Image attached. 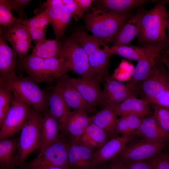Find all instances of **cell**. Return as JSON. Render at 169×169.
<instances>
[{"mask_svg":"<svg viewBox=\"0 0 169 169\" xmlns=\"http://www.w3.org/2000/svg\"><path fill=\"white\" fill-rule=\"evenodd\" d=\"M132 16L130 12L120 13L102 9L94 10L84 19L92 36L105 44L113 43L119 29Z\"/></svg>","mask_w":169,"mask_h":169,"instance_id":"1","label":"cell"},{"mask_svg":"<svg viewBox=\"0 0 169 169\" xmlns=\"http://www.w3.org/2000/svg\"><path fill=\"white\" fill-rule=\"evenodd\" d=\"M19 67L36 83H51L69 69L61 58H42L25 55L18 62Z\"/></svg>","mask_w":169,"mask_h":169,"instance_id":"2","label":"cell"},{"mask_svg":"<svg viewBox=\"0 0 169 169\" xmlns=\"http://www.w3.org/2000/svg\"><path fill=\"white\" fill-rule=\"evenodd\" d=\"M167 1H157L154 6L143 15L137 36L138 45L161 41L166 37L167 11L164 4Z\"/></svg>","mask_w":169,"mask_h":169,"instance_id":"3","label":"cell"},{"mask_svg":"<svg viewBox=\"0 0 169 169\" xmlns=\"http://www.w3.org/2000/svg\"><path fill=\"white\" fill-rule=\"evenodd\" d=\"M30 77L18 76L0 79V84L10 90L13 94L30 105L34 109L43 113L48 108L46 94Z\"/></svg>","mask_w":169,"mask_h":169,"instance_id":"4","label":"cell"},{"mask_svg":"<svg viewBox=\"0 0 169 169\" xmlns=\"http://www.w3.org/2000/svg\"><path fill=\"white\" fill-rule=\"evenodd\" d=\"M73 37L85 50L90 65L96 76L101 80L102 77L108 73V67L112 55L107 51V46L82 30L75 32Z\"/></svg>","mask_w":169,"mask_h":169,"instance_id":"5","label":"cell"},{"mask_svg":"<svg viewBox=\"0 0 169 169\" xmlns=\"http://www.w3.org/2000/svg\"><path fill=\"white\" fill-rule=\"evenodd\" d=\"M61 42L59 58L63 59L69 70L82 78L98 77L90 65L86 52L73 36L64 39Z\"/></svg>","mask_w":169,"mask_h":169,"instance_id":"6","label":"cell"},{"mask_svg":"<svg viewBox=\"0 0 169 169\" xmlns=\"http://www.w3.org/2000/svg\"><path fill=\"white\" fill-rule=\"evenodd\" d=\"M43 113L32 107L26 123L21 130L18 140V162H23L30 153L39 147Z\"/></svg>","mask_w":169,"mask_h":169,"instance_id":"7","label":"cell"},{"mask_svg":"<svg viewBox=\"0 0 169 169\" xmlns=\"http://www.w3.org/2000/svg\"><path fill=\"white\" fill-rule=\"evenodd\" d=\"M69 139L61 132L52 144L31 161L29 169H38L44 167L55 166L69 169L68 162Z\"/></svg>","mask_w":169,"mask_h":169,"instance_id":"8","label":"cell"},{"mask_svg":"<svg viewBox=\"0 0 169 169\" xmlns=\"http://www.w3.org/2000/svg\"><path fill=\"white\" fill-rule=\"evenodd\" d=\"M135 86L149 103L169 88V71L157 57L148 76Z\"/></svg>","mask_w":169,"mask_h":169,"instance_id":"9","label":"cell"},{"mask_svg":"<svg viewBox=\"0 0 169 169\" xmlns=\"http://www.w3.org/2000/svg\"><path fill=\"white\" fill-rule=\"evenodd\" d=\"M142 46L144 55L137 61L133 71L131 79L127 84L131 86H135L148 76L161 52L169 49V37L167 35L162 40L147 43Z\"/></svg>","mask_w":169,"mask_h":169,"instance_id":"10","label":"cell"},{"mask_svg":"<svg viewBox=\"0 0 169 169\" xmlns=\"http://www.w3.org/2000/svg\"><path fill=\"white\" fill-rule=\"evenodd\" d=\"M31 107L13 94L10 109L0 126V140L8 139L21 130L30 115Z\"/></svg>","mask_w":169,"mask_h":169,"instance_id":"11","label":"cell"},{"mask_svg":"<svg viewBox=\"0 0 169 169\" xmlns=\"http://www.w3.org/2000/svg\"><path fill=\"white\" fill-rule=\"evenodd\" d=\"M132 139L122 152L115 158L119 162L122 163L150 159L163 151L169 142V141L151 142L141 139L132 141Z\"/></svg>","mask_w":169,"mask_h":169,"instance_id":"12","label":"cell"},{"mask_svg":"<svg viewBox=\"0 0 169 169\" xmlns=\"http://www.w3.org/2000/svg\"><path fill=\"white\" fill-rule=\"evenodd\" d=\"M105 83L100 103L106 107L115 108L126 99L136 96L138 92L135 86L122 83L114 78L108 73L105 76Z\"/></svg>","mask_w":169,"mask_h":169,"instance_id":"13","label":"cell"},{"mask_svg":"<svg viewBox=\"0 0 169 169\" xmlns=\"http://www.w3.org/2000/svg\"><path fill=\"white\" fill-rule=\"evenodd\" d=\"M0 36L10 43L19 59L26 55L32 46L31 40L25 26L21 23L1 28Z\"/></svg>","mask_w":169,"mask_h":169,"instance_id":"14","label":"cell"},{"mask_svg":"<svg viewBox=\"0 0 169 169\" xmlns=\"http://www.w3.org/2000/svg\"><path fill=\"white\" fill-rule=\"evenodd\" d=\"M95 151L77 139L69 140L68 150L69 169H93Z\"/></svg>","mask_w":169,"mask_h":169,"instance_id":"15","label":"cell"},{"mask_svg":"<svg viewBox=\"0 0 169 169\" xmlns=\"http://www.w3.org/2000/svg\"><path fill=\"white\" fill-rule=\"evenodd\" d=\"M134 136H117L95 150L93 155L94 167L105 164L117 156Z\"/></svg>","mask_w":169,"mask_h":169,"instance_id":"16","label":"cell"},{"mask_svg":"<svg viewBox=\"0 0 169 169\" xmlns=\"http://www.w3.org/2000/svg\"><path fill=\"white\" fill-rule=\"evenodd\" d=\"M92 119L85 112L70 110L61 125V132L70 140L77 139L85 132Z\"/></svg>","mask_w":169,"mask_h":169,"instance_id":"17","label":"cell"},{"mask_svg":"<svg viewBox=\"0 0 169 169\" xmlns=\"http://www.w3.org/2000/svg\"><path fill=\"white\" fill-rule=\"evenodd\" d=\"M69 77L65 74L56 80L63 97L68 106L75 110L85 112L87 113L93 110L81 95L72 85Z\"/></svg>","mask_w":169,"mask_h":169,"instance_id":"18","label":"cell"},{"mask_svg":"<svg viewBox=\"0 0 169 169\" xmlns=\"http://www.w3.org/2000/svg\"><path fill=\"white\" fill-rule=\"evenodd\" d=\"M69 80L89 105L93 107L100 104L102 93L100 86L101 79L95 77L69 78Z\"/></svg>","mask_w":169,"mask_h":169,"instance_id":"19","label":"cell"},{"mask_svg":"<svg viewBox=\"0 0 169 169\" xmlns=\"http://www.w3.org/2000/svg\"><path fill=\"white\" fill-rule=\"evenodd\" d=\"M135 136L151 142L169 141V132L164 131L158 126L153 114L143 117Z\"/></svg>","mask_w":169,"mask_h":169,"instance_id":"20","label":"cell"},{"mask_svg":"<svg viewBox=\"0 0 169 169\" xmlns=\"http://www.w3.org/2000/svg\"><path fill=\"white\" fill-rule=\"evenodd\" d=\"M43 114L39 153L54 142L59 138L61 131L60 123L51 114L48 108Z\"/></svg>","mask_w":169,"mask_h":169,"instance_id":"21","label":"cell"},{"mask_svg":"<svg viewBox=\"0 0 169 169\" xmlns=\"http://www.w3.org/2000/svg\"><path fill=\"white\" fill-rule=\"evenodd\" d=\"M146 10L140 9L121 27L116 34L113 45H128L139 33L141 18Z\"/></svg>","mask_w":169,"mask_h":169,"instance_id":"22","label":"cell"},{"mask_svg":"<svg viewBox=\"0 0 169 169\" xmlns=\"http://www.w3.org/2000/svg\"><path fill=\"white\" fill-rule=\"evenodd\" d=\"M149 103L146 99L133 96L126 99L115 109L117 115H131L144 117L153 114L149 108Z\"/></svg>","mask_w":169,"mask_h":169,"instance_id":"23","label":"cell"},{"mask_svg":"<svg viewBox=\"0 0 169 169\" xmlns=\"http://www.w3.org/2000/svg\"><path fill=\"white\" fill-rule=\"evenodd\" d=\"M115 108L107 106L92 116L91 122L102 129L109 139L118 136L116 132L118 120Z\"/></svg>","mask_w":169,"mask_h":169,"instance_id":"24","label":"cell"},{"mask_svg":"<svg viewBox=\"0 0 169 169\" xmlns=\"http://www.w3.org/2000/svg\"><path fill=\"white\" fill-rule=\"evenodd\" d=\"M17 54L0 36V79L16 75V58Z\"/></svg>","mask_w":169,"mask_h":169,"instance_id":"25","label":"cell"},{"mask_svg":"<svg viewBox=\"0 0 169 169\" xmlns=\"http://www.w3.org/2000/svg\"><path fill=\"white\" fill-rule=\"evenodd\" d=\"M44 10L54 30L56 39L59 40L73 16V14L65 8L57 7H49Z\"/></svg>","mask_w":169,"mask_h":169,"instance_id":"26","label":"cell"},{"mask_svg":"<svg viewBox=\"0 0 169 169\" xmlns=\"http://www.w3.org/2000/svg\"><path fill=\"white\" fill-rule=\"evenodd\" d=\"M47 104L50 113L61 125L70 110L56 84L52 91L47 94Z\"/></svg>","mask_w":169,"mask_h":169,"instance_id":"27","label":"cell"},{"mask_svg":"<svg viewBox=\"0 0 169 169\" xmlns=\"http://www.w3.org/2000/svg\"><path fill=\"white\" fill-rule=\"evenodd\" d=\"M18 141L7 139L0 141V166L1 169L13 168L18 163Z\"/></svg>","mask_w":169,"mask_h":169,"instance_id":"28","label":"cell"},{"mask_svg":"<svg viewBox=\"0 0 169 169\" xmlns=\"http://www.w3.org/2000/svg\"><path fill=\"white\" fill-rule=\"evenodd\" d=\"M62 49L61 42L59 40L45 38L36 44L31 55L42 58H59Z\"/></svg>","mask_w":169,"mask_h":169,"instance_id":"29","label":"cell"},{"mask_svg":"<svg viewBox=\"0 0 169 169\" xmlns=\"http://www.w3.org/2000/svg\"><path fill=\"white\" fill-rule=\"evenodd\" d=\"M155 2L148 0H103L101 1L103 9L124 13L147 3Z\"/></svg>","mask_w":169,"mask_h":169,"instance_id":"30","label":"cell"},{"mask_svg":"<svg viewBox=\"0 0 169 169\" xmlns=\"http://www.w3.org/2000/svg\"><path fill=\"white\" fill-rule=\"evenodd\" d=\"M143 117L134 115H126L119 118L116 126L118 135L135 136L136 131L139 127Z\"/></svg>","mask_w":169,"mask_h":169,"instance_id":"31","label":"cell"},{"mask_svg":"<svg viewBox=\"0 0 169 169\" xmlns=\"http://www.w3.org/2000/svg\"><path fill=\"white\" fill-rule=\"evenodd\" d=\"M107 51L112 54H116L127 59L137 61L144 55L143 47L128 45L107 46Z\"/></svg>","mask_w":169,"mask_h":169,"instance_id":"32","label":"cell"},{"mask_svg":"<svg viewBox=\"0 0 169 169\" xmlns=\"http://www.w3.org/2000/svg\"><path fill=\"white\" fill-rule=\"evenodd\" d=\"M12 10L9 0H0V24L2 28H8L21 23L22 19L14 17L11 11Z\"/></svg>","mask_w":169,"mask_h":169,"instance_id":"33","label":"cell"},{"mask_svg":"<svg viewBox=\"0 0 169 169\" xmlns=\"http://www.w3.org/2000/svg\"><path fill=\"white\" fill-rule=\"evenodd\" d=\"M49 7H55L65 8L69 11L73 16L81 18L86 11L82 9L76 0H48L47 3Z\"/></svg>","mask_w":169,"mask_h":169,"instance_id":"34","label":"cell"},{"mask_svg":"<svg viewBox=\"0 0 169 169\" xmlns=\"http://www.w3.org/2000/svg\"><path fill=\"white\" fill-rule=\"evenodd\" d=\"M13 98L12 91L0 84V126L10 109Z\"/></svg>","mask_w":169,"mask_h":169,"instance_id":"35","label":"cell"},{"mask_svg":"<svg viewBox=\"0 0 169 169\" xmlns=\"http://www.w3.org/2000/svg\"><path fill=\"white\" fill-rule=\"evenodd\" d=\"M153 107L157 125L162 130L169 132V109L155 104Z\"/></svg>","mask_w":169,"mask_h":169,"instance_id":"36","label":"cell"},{"mask_svg":"<svg viewBox=\"0 0 169 169\" xmlns=\"http://www.w3.org/2000/svg\"><path fill=\"white\" fill-rule=\"evenodd\" d=\"M21 23L25 27L45 28L50 22L46 12L44 10L30 18L22 20Z\"/></svg>","mask_w":169,"mask_h":169,"instance_id":"37","label":"cell"},{"mask_svg":"<svg viewBox=\"0 0 169 169\" xmlns=\"http://www.w3.org/2000/svg\"><path fill=\"white\" fill-rule=\"evenodd\" d=\"M85 132L98 143L100 147L109 140L108 135L102 129L92 122L87 127Z\"/></svg>","mask_w":169,"mask_h":169,"instance_id":"38","label":"cell"},{"mask_svg":"<svg viewBox=\"0 0 169 169\" xmlns=\"http://www.w3.org/2000/svg\"><path fill=\"white\" fill-rule=\"evenodd\" d=\"M169 153L162 151L147 160L152 169H169Z\"/></svg>","mask_w":169,"mask_h":169,"instance_id":"39","label":"cell"},{"mask_svg":"<svg viewBox=\"0 0 169 169\" xmlns=\"http://www.w3.org/2000/svg\"><path fill=\"white\" fill-rule=\"evenodd\" d=\"M12 9L18 13L20 16L19 18L25 20L27 18L23 11L24 8L30 3V0H9Z\"/></svg>","mask_w":169,"mask_h":169,"instance_id":"40","label":"cell"},{"mask_svg":"<svg viewBox=\"0 0 169 169\" xmlns=\"http://www.w3.org/2000/svg\"><path fill=\"white\" fill-rule=\"evenodd\" d=\"M121 163L123 169H152L147 160L129 161Z\"/></svg>","mask_w":169,"mask_h":169,"instance_id":"41","label":"cell"},{"mask_svg":"<svg viewBox=\"0 0 169 169\" xmlns=\"http://www.w3.org/2000/svg\"><path fill=\"white\" fill-rule=\"evenodd\" d=\"M25 28L31 40L34 42L36 44L41 40L46 38L47 28H40L31 27Z\"/></svg>","mask_w":169,"mask_h":169,"instance_id":"42","label":"cell"},{"mask_svg":"<svg viewBox=\"0 0 169 169\" xmlns=\"http://www.w3.org/2000/svg\"><path fill=\"white\" fill-rule=\"evenodd\" d=\"M149 103L169 109V88L156 98L150 100Z\"/></svg>","mask_w":169,"mask_h":169,"instance_id":"43","label":"cell"},{"mask_svg":"<svg viewBox=\"0 0 169 169\" xmlns=\"http://www.w3.org/2000/svg\"><path fill=\"white\" fill-rule=\"evenodd\" d=\"M83 144L93 149L100 147L98 143L92 139L85 132L76 139Z\"/></svg>","mask_w":169,"mask_h":169,"instance_id":"44","label":"cell"},{"mask_svg":"<svg viewBox=\"0 0 169 169\" xmlns=\"http://www.w3.org/2000/svg\"><path fill=\"white\" fill-rule=\"evenodd\" d=\"M106 166L107 169H123L122 164L115 158L110 160Z\"/></svg>","mask_w":169,"mask_h":169,"instance_id":"45","label":"cell"},{"mask_svg":"<svg viewBox=\"0 0 169 169\" xmlns=\"http://www.w3.org/2000/svg\"><path fill=\"white\" fill-rule=\"evenodd\" d=\"M76 1L82 9L86 11L94 1L93 0H76Z\"/></svg>","mask_w":169,"mask_h":169,"instance_id":"46","label":"cell"},{"mask_svg":"<svg viewBox=\"0 0 169 169\" xmlns=\"http://www.w3.org/2000/svg\"><path fill=\"white\" fill-rule=\"evenodd\" d=\"M159 59L164 64L169 71V59L160 55L158 57Z\"/></svg>","mask_w":169,"mask_h":169,"instance_id":"47","label":"cell"},{"mask_svg":"<svg viewBox=\"0 0 169 169\" xmlns=\"http://www.w3.org/2000/svg\"><path fill=\"white\" fill-rule=\"evenodd\" d=\"M38 169H67L65 168L55 166L44 167Z\"/></svg>","mask_w":169,"mask_h":169,"instance_id":"48","label":"cell"},{"mask_svg":"<svg viewBox=\"0 0 169 169\" xmlns=\"http://www.w3.org/2000/svg\"><path fill=\"white\" fill-rule=\"evenodd\" d=\"M93 169H107L106 164L95 167Z\"/></svg>","mask_w":169,"mask_h":169,"instance_id":"49","label":"cell"},{"mask_svg":"<svg viewBox=\"0 0 169 169\" xmlns=\"http://www.w3.org/2000/svg\"><path fill=\"white\" fill-rule=\"evenodd\" d=\"M162 52L165 54L169 55V49L164 50Z\"/></svg>","mask_w":169,"mask_h":169,"instance_id":"50","label":"cell"},{"mask_svg":"<svg viewBox=\"0 0 169 169\" xmlns=\"http://www.w3.org/2000/svg\"><path fill=\"white\" fill-rule=\"evenodd\" d=\"M166 29L167 30L168 35V36L169 37V21L167 22L166 25Z\"/></svg>","mask_w":169,"mask_h":169,"instance_id":"51","label":"cell"},{"mask_svg":"<svg viewBox=\"0 0 169 169\" xmlns=\"http://www.w3.org/2000/svg\"><path fill=\"white\" fill-rule=\"evenodd\" d=\"M167 3L169 4V0H168ZM167 22L169 21V9L168 11H167Z\"/></svg>","mask_w":169,"mask_h":169,"instance_id":"52","label":"cell"},{"mask_svg":"<svg viewBox=\"0 0 169 169\" xmlns=\"http://www.w3.org/2000/svg\"></svg>","mask_w":169,"mask_h":169,"instance_id":"53","label":"cell"}]
</instances>
